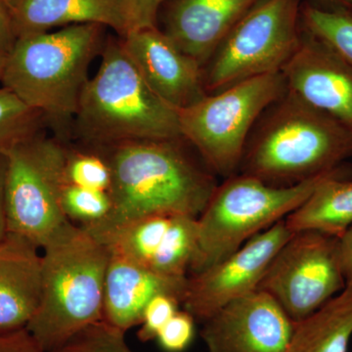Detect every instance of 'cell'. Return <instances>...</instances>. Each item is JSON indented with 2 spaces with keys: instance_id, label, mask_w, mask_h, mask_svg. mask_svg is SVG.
Returning <instances> with one entry per match:
<instances>
[{
  "instance_id": "6da1fadb",
  "label": "cell",
  "mask_w": 352,
  "mask_h": 352,
  "mask_svg": "<svg viewBox=\"0 0 352 352\" xmlns=\"http://www.w3.org/2000/svg\"><path fill=\"white\" fill-rule=\"evenodd\" d=\"M184 138L127 141L108 146L112 210L107 219L85 229L102 242L113 230L150 214L198 219L219 182Z\"/></svg>"
},
{
  "instance_id": "7a4b0ae2",
  "label": "cell",
  "mask_w": 352,
  "mask_h": 352,
  "mask_svg": "<svg viewBox=\"0 0 352 352\" xmlns=\"http://www.w3.org/2000/svg\"><path fill=\"white\" fill-rule=\"evenodd\" d=\"M351 157V132L287 89L252 129L238 173L273 186H293Z\"/></svg>"
},
{
  "instance_id": "3957f363",
  "label": "cell",
  "mask_w": 352,
  "mask_h": 352,
  "mask_svg": "<svg viewBox=\"0 0 352 352\" xmlns=\"http://www.w3.org/2000/svg\"><path fill=\"white\" fill-rule=\"evenodd\" d=\"M43 249L41 300L27 330L44 351L54 352L103 320L109 250L71 221Z\"/></svg>"
},
{
  "instance_id": "277c9868",
  "label": "cell",
  "mask_w": 352,
  "mask_h": 352,
  "mask_svg": "<svg viewBox=\"0 0 352 352\" xmlns=\"http://www.w3.org/2000/svg\"><path fill=\"white\" fill-rule=\"evenodd\" d=\"M98 72L83 88L76 120L85 138L104 146L127 141L182 138L176 109L150 87L122 38L103 47Z\"/></svg>"
},
{
  "instance_id": "5b68a950",
  "label": "cell",
  "mask_w": 352,
  "mask_h": 352,
  "mask_svg": "<svg viewBox=\"0 0 352 352\" xmlns=\"http://www.w3.org/2000/svg\"><path fill=\"white\" fill-rule=\"evenodd\" d=\"M106 27L82 24L17 38L2 85L44 118L76 117L88 68L103 44Z\"/></svg>"
},
{
  "instance_id": "8992f818",
  "label": "cell",
  "mask_w": 352,
  "mask_h": 352,
  "mask_svg": "<svg viewBox=\"0 0 352 352\" xmlns=\"http://www.w3.org/2000/svg\"><path fill=\"white\" fill-rule=\"evenodd\" d=\"M344 164L293 186H273L240 173L224 178L198 217V250L190 268L192 274L227 258L254 236L286 219Z\"/></svg>"
},
{
  "instance_id": "52a82bcc",
  "label": "cell",
  "mask_w": 352,
  "mask_h": 352,
  "mask_svg": "<svg viewBox=\"0 0 352 352\" xmlns=\"http://www.w3.org/2000/svg\"><path fill=\"white\" fill-rule=\"evenodd\" d=\"M286 90L280 72L208 94L177 110L182 138L215 175L223 178L235 175L259 118Z\"/></svg>"
},
{
  "instance_id": "ba28073f",
  "label": "cell",
  "mask_w": 352,
  "mask_h": 352,
  "mask_svg": "<svg viewBox=\"0 0 352 352\" xmlns=\"http://www.w3.org/2000/svg\"><path fill=\"white\" fill-rule=\"evenodd\" d=\"M302 0H263L229 32L203 67L207 94L280 73L302 41Z\"/></svg>"
},
{
  "instance_id": "9c48e42d",
  "label": "cell",
  "mask_w": 352,
  "mask_h": 352,
  "mask_svg": "<svg viewBox=\"0 0 352 352\" xmlns=\"http://www.w3.org/2000/svg\"><path fill=\"white\" fill-rule=\"evenodd\" d=\"M67 153L60 143L38 134L7 153V232L43 249L68 223L61 207Z\"/></svg>"
},
{
  "instance_id": "30bf717a",
  "label": "cell",
  "mask_w": 352,
  "mask_h": 352,
  "mask_svg": "<svg viewBox=\"0 0 352 352\" xmlns=\"http://www.w3.org/2000/svg\"><path fill=\"white\" fill-rule=\"evenodd\" d=\"M346 288L340 261L339 237L292 233L268 266L259 288L298 322L323 307Z\"/></svg>"
},
{
  "instance_id": "8fae6325",
  "label": "cell",
  "mask_w": 352,
  "mask_h": 352,
  "mask_svg": "<svg viewBox=\"0 0 352 352\" xmlns=\"http://www.w3.org/2000/svg\"><path fill=\"white\" fill-rule=\"evenodd\" d=\"M291 235L285 219L280 220L227 258L190 275L183 309L203 323L227 303L258 289L273 258Z\"/></svg>"
},
{
  "instance_id": "7c38bea8",
  "label": "cell",
  "mask_w": 352,
  "mask_h": 352,
  "mask_svg": "<svg viewBox=\"0 0 352 352\" xmlns=\"http://www.w3.org/2000/svg\"><path fill=\"white\" fill-rule=\"evenodd\" d=\"M295 323L263 289L227 303L203 322L207 352H288Z\"/></svg>"
},
{
  "instance_id": "4fadbf2b",
  "label": "cell",
  "mask_w": 352,
  "mask_h": 352,
  "mask_svg": "<svg viewBox=\"0 0 352 352\" xmlns=\"http://www.w3.org/2000/svg\"><path fill=\"white\" fill-rule=\"evenodd\" d=\"M282 75L289 91L352 133V67L327 43L303 29Z\"/></svg>"
},
{
  "instance_id": "5bb4252c",
  "label": "cell",
  "mask_w": 352,
  "mask_h": 352,
  "mask_svg": "<svg viewBox=\"0 0 352 352\" xmlns=\"http://www.w3.org/2000/svg\"><path fill=\"white\" fill-rule=\"evenodd\" d=\"M120 38L146 82L171 107H189L208 94L203 68L159 27L133 30Z\"/></svg>"
},
{
  "instance_id": "9a60e30c",
  "label": "cell",
  "mask_w": 352,
  "mask_h": 352,
  "mask_svg": "<svg viewBox=\"0 0 352 352\" xmlns=\"http://www.w3.org/2000/svg\"><path fill=\"white\" fill-rule=\"evenodd\" d=\"M263 0H168L166 34L201 68L229 32Z\"/></svg>"
},
{
  "instance_id": "2e32d148",
  "label": "cell",
  "mask_w": 352,
  "mask_h": 352,
  "mask_svg": "<svg viewBox=\"0 0 352 352\" xmlns=\"http://www.w3.org/2000/svg\"><path fill=\"white\" fill-rule=\"evenodd\" d=\"M188 277H170L109 250L104 285L103 320L126 333L140 325L146 305L168 294L183 302Z\"/></svg>"
},
{
  "instance_id": "e0dca14e",
  "label": "cell",
  "mask_w": 352,
  "mask_h": 352,
  "mask_svg": "<svg viewBox=\"0 0 352 352\" xmlns=\"http://www.w3.org/2000/svg\"><path fill=\"white\" fill-rule=\"evenodd\" d=\"M39 248L17 234L0 240V335L27 329L41 295Z\"/></svg>"
},
{
  "instance_id": "ac0fdd59",
  "label": "cell",
  "mask_w": 352,
  "mask_h": 352,
  "mask_svg": "<svg viewBox=\"0 0 352 352\" xmlns=\"http://www.w3.org/2000/svg\"><path fill=\"white\" fill-rule=\"evenodd\" d=\"M16 36L50 32L55 28L98 24L120 36L129 31L122 0H4Z\"/></svg>"
},
{
  "instance_id": "d6986e66",
  "label": "cell",
  "mask_w": 352,
  "mask_h": 352,
  "mask_svg": "<svg viewBox=\"0 0 352 352\" xmlns=\"http://www.w3.org/2000/svg\"><path fill=\"white\" fill-rule=\"evenodd\" d=\"M292 233L316 231L340 237L352 226V166L346 163L285 219Z\"/></svg>"
},
{
  "instance_id": "ffe728a7",
  "label": "cell",
  "mask_w": 352,
  "mask_h": 352,
  "mask_svg": "<svg viewBox=\"0 0 352 352\" xmlns=\"http://www.w3.org/2000/svg\"><path fill=\"white\" fill-rule=\"evenodd\" d=\"M352 338V285L323 307L296 322L288 352H349Z\"/></svg>"
},
{
  "instance_id": "44dd1931",
  "label": "cell",
  "mask_w": 352,
  "mask_h": 352,
  "mask_svg": "<svg viewBox=\"0 0 352 352\" xmlns=\"http://www.w3.org/2000/svg\"><path fill=\"white\" fill-rule=\"evenodd\" d=\"M173 217L150 214L132 219L109 234L101 244L111 251L150 267Z\"/></svg>"
},
{
  "instance_id": "7402d4cb",
  "label": "cell",
  "mask_w": 352,
  "mask_h": 352,
  "mask_svg": "<svg viewBox=\"0 0 352 352\" xmlns=\"http://www.w3.org/2000/svg\"><path fill=\"white\" fill-rule=\"evenodd\" d=\"M199 243L197 217L173 215L150 267L170 277H188Z\"/></svg>"
},
{
  "instance_id": "603a6c76",
  "label": "cell",
  "mask_w": 352,
  "mask_h": 352,
  "mask_svg": "<svg viewBox=\"0 0 352 352\" xmlns=\"http://www.w3.org/2000/svg\"><path fill=\"white\" fill-rule=\"evenodd\" d=\"M303 29L320 38L352 67V15L302 2Z\"/></svg>"
},
{
  "instance_id": "cb8c5ba5",
  "label": "cell",
  "mask_w": 352,
  "mask_h": 352,
  "mask_svg": "<svg viewBox=\"0 0 352 352\" xmlns=\"http://www.w3.org/2000/svg\"><path fill=\"white\" fill-rule=\"evenodd\" d=\"M43 119V113L25 105L10 90L0 88V153L7 154L38 134Z\"/></svg>"
},
{
  "instance_id": "d4e9b609",
  "label": "cell",
  "mask_w": 352,
  "mask_h": 352,
  "mask_svg": "<svg viewBox=\"0 0 352 352\" xmlns=\"http://www.w3.org/2000/svg\"><path fill=\"white\" fill-rule=\"evenodd\" d=\"M61 207L69 221L87 228L107 219L112 210V201L109 192L64 183Z\"/></svg>"
},
{
  "instance_id": "484cf974",
  "label": "cell",
  "mask_w": 352,
  "mask_h": 352,
  "mask_svg": "<svg viewBox=\"0 0 352 352\" xmlns=\"http://www.w3.org/2000/svg\"><path fill=\"white\" fill-rule=\"evenodd\" d=\"M64 182L82 188L109 192L112 171L107 160L94 153L69 151L64 168Z\"/></svg>"
},
{
  "instance_id": "4316f807",
  "label": "cell",
  "mask_w": 352,
  "mask_h": 352,
  "mask_svg": "<svg viewBox=\"0 0 352 352\" xmlns=\"http://www.w3.org/2000/svg\"><path fill=\"white\" fill-rule=\"evenodd\" d=\"M126 332L101 320L83 329L54 352H133Z\"/></svg>"
},
{
  "instance_id": "83f0119b",
  "label": "cell",
  "mask_w": 352,
  "mask_h": 352,
  "mask_svg": "<svg viewBox=\"0 0 352 352\" xmlns=\"http://www.w3.org/2000/svg\"><path fill=\"white\" fill-rule=\"evenodd\" d=\"M182 305L179 298L168 294L154 296L146 305L138 332L139 340L143 342L156 340L157 333L168 323Z\"/></svg>"
},
{
  "instance_id": "f1b7e54d",
  "label": "cell",
  "mask_w": 352,
  "mask_h": 352,
  "mask_svg": "<svg viewBox=\"0 0 352 352\" xmlns=\"http://www.w3.org/2000/svg\"><path fill=\"white\" fill-rule=\"evenodd\" d=\"M196 333V319L186 310H178L157 333L156 340L166 352L186 351Z\"/></svg>"
},
{
  "instance_id": "f546056e",
  "label": "cell",
  "mask_w": 352,
  "mask_h": 352,
  "mask_svg": "<svg viewBox=\"0 0 352 352\" xmlns=\"http://www.w3.org/2000/svg\"><path fill=\"white\" fill-rule=\"evenodd\" d=\"M129 31L157 27V18L166 0H122Z\"/></svg>"
},
{
  "instance_id": "4dcf8cb0",
  "label": "cell",
  "mask_w": 352,
  "mask_h": 352,
  "mask_svg": "<svg viewBox=\"0 0 352 352\" xmlns=\"http://www.w3.org/2000/svg\"><path fill=\"white\" fill-rule=\"evenodd\" d=\"M16 41H17V36L14 32L8 10L6 3L0 0V80Z\"/></svg>"
},
{
  "instance_id": "1f68e13d",
  "label": "cell",
  "mask_w": 352,
  "mask_h": 352,
  "mask_svg": "<svg viewBox=\"0 0 352 352\" xmlns=\"http://www.w3.org/2000/svg\"><path fill=\"white\" fill-rule=\"evenodd\" d=\"M0 352H46L27 329L0 335Z\"/></svg>"
},
{
  "instance_id": "d6a6232c",
  "label": "cell",
  "mask_w": 352,
  "mask_h": 352,
  "mask_svg": "<svg viewBox=\"0 0 352 352\" xmlns=\"http://www.w3.org/2000/svg\"><path fill=\"white\" fill-rule=\"evenodd\" d=\"M340 265L346 286L352 285V226L339 238Z\"/></svg>"
},
{
  "instance_id": "836d02e7",
  "label": "cell",
  "mask_w": 352,
  "mask_h": 352,
  "mask_svg": "<svg viewBox=\"0 0 352 352\" xmlns=\"http://www.w3.org/2000/svg\"><path fill=\"white\" fill-rule=\"evenodd\" d=\"M6 154L0 153V240L7 234L6 212Z\"/></svg>"
},
{
  "instance_id": "e575fe53",
  "label": "cell",
  "mask_w": 352,
  "mask_h": 352,
  "mask_svg": "<svg viewBox=\"0 0 352 352\" xmlns=\"http://www.w3.org/2000/svg\"><path fill=\"white\" fill-rule=\"evenodd\" d=\"M320 8L333 11H344L352 15V0H307Z\"/></svg>"
},
{
  "instance_id": "d590c367",
  "label": "cell",
  "mask_w": 352,
  "mask_h": 352,
  "mask_svg": "<svg viewBox=\"0 0 352 352\" xmlns=\"http://www.w3.org/2000/svg\"><path fill=\"white\" fill-rule=\"evenodd\" d=\"M2 1H4V0H2Z\"/></svg>"
}]
</instances>
